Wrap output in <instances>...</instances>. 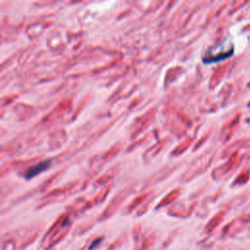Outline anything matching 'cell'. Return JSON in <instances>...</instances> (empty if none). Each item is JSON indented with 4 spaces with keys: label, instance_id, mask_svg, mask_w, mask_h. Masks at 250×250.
Returning a JSON list of instances; mask_svg holds the SVG:
<instances>
[{
    "label": "cell",
    "instance_id": "6da1fadb",
    "mask_svg": "<svg viewBox=\"0 0 250 250\" xmlns=\"http://www.w3.org/2000/svg\"><path fill=\"white\" fill-rule=\"evenodd\" d=\"M49 163H50V160H45V161H42L30 168H28L24 174L25 178L26 179H30L34 176H36L37 174L41 173L42 171H44L48 166H49Z\"/></svg>",
    "mask_w": 250,
    "mask_h": 250
}]
</instances>
